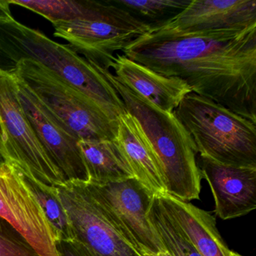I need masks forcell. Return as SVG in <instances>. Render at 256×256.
<instances>
[{"instance_id":"cell-1","label":"cell","mask_w":256,"mask_h":256,"mask_svg":"<svg viewBox=\"0 0 256 256\" xmlns=\"http://www.w3.org/2000/svg\"><path fill=\"white\" fill-rule=\"evenodd\" d=\"M122 54L256 124V24L190 34L160 28Z\"/></svg>"},{"instance_id":"cell-2","label":"cell","mask_w":256,"mask_h":256,"mask_svg":"<svg viewBox=\"0 0 256 256\" xmlns=\"http://www.w3.org/2000/svg\"><path fill=\"white\" fill-rule=\"evenodd\" d=\"M0 52L16 64L23 58L40 62L90 98L113 120L126 112L108 80L68 44L56 42L13 19L0 22Z\"/></svg>"},{"instance_id":"cell-3","label":"cell","mask_w":256,"mask_h":256,"mask_svg":"<svg viewBox=\"0 0 256 256\" xmlns=\"http://www.w3.org/2000/svg\"><path fill=\"white\" fill-rule=\"evenodd\" d=\"M94 65L114 88L126 110L138 120L152 143L162 168L166 193L182 202L198 200L202 176L197 152L174 114L160 110L121 83L110 70Z\"/></svg>"},{"instance_id":"cell-4","label":"cell","mask_w":256,"mask_h":256,"mask_svg":"<svg viewBox=\"0 0 256 256\" xmlns=\"http://www.w3.org/2000/svg\"><path fill=\"white\" fill-rule=\"evenodd\" d=\"M174 114L200 156L226 166L256 168V124L192 92Z\"/></svg>"},{"instance_id":"cell-5","label":"cell","mask_w":256,"mask_h":256,"mask_svg":"<svg viewBox=\"0 0 256 256\" xmlns=\"http://www.w3.org/2000/svg\"><path fill=\"white\" fill-rule=\"evenodd\" d=\"M43 106L78 140H113L118 121L40 62L23 58L13 70Z\"/></svg>"},{"instance_id":"cell-6","label":"cell","mask_w":256,"mask_h":256,"mask_svg":"<svg viewBox=\"0 0 256 256\" xmlns=\"http://www.w3.org/2000/svg\"><path fill=\"white\" fill-rule=\"evenodd\" d=\"M0 156L4 162L38 182L55 187L66 182L38 140L19 97L14 73L0 70Z\"/></svg>"},{"instance_id":"cell-7","label":"cell","mask_w":256,"mask_h":256,"mask_svg":"<svg viewBox=\"0 0 256 256\" xmlns=\"http://www.w3.org/2000/svg\"><path fill=\"white\" fill-rule=\"evenodd\" d=\"M107 8L98 17L54 24V35L85 59L109 70L118 52L151 32L150 28L107 0Z\"/></svg>"},{"instance_id":"cell-8","label":"cell","mask_w":256,"mask_h":256,"mask_svg":"<svg viewBox=\"0 0 256 256\" xmlns=\"http://www.w3.org/2000/svg\"><path fill=\"white\" fill-rule=\"evenodd\" d=\"M56 188L70 218L74 240L94 256H142L94 198L86 182L66 181Z\"/></svg>"},{"instance_id":"cell-9","label":"cell","mask_w":256,"mask_h":256,"mask_svg":"<svg viewBox=\"0 0 256 256\" xmlns=\"http://www.w3.org/2000/svg\"><path fill=\"white\" fill-rule=\"evenodd\" d=\"M86 186L138 252L142 256L166 252L148 220L154 196L136 178L104 185L86 182Z\"/></svg>"},{"instance_id":"cell-10","label":"cell","mask_w":256,"mask_h":256,"mask_svg":"<svg viewBox=\"0 0 256 256\" xmlns=\"http://www.w3.org/2000/svg\"><path fill=\"white\" fill-rule=\"evenodd\" d=\"M0 217L16 228L40 256H58L50 223L16 168L0 164Z\"/></svg>"},{"instance_id":"cell-11","label":"cell","mask_w":256,"mask_h":256,"mask_svg":"<svg viewBox=\"0 0 256 256\" xmlns=\"http://www.w3.org/2000/svg\"><path fill=\"white\" fill-rule=\"evenodd\" d=\"M17 80L19 97L25 114L66 182H88L89 179L79 149L78 138L60 124L23 83Z\"/></svg>"},{"instance_id":"cell-12","label":"cell","mask_w":256,"mask_h":256,"mask_svg":"<svg viewBox=\"0 0 256 256\" xmlns=\"http://www.w3.org/2000/svg\"><path fill=\"white\" fill-rule=\"evenodd\" d=\"M202 178L210 187L215 214L223 220L244 216L256 208V168L236 167L200 156Z\"/></svg>"},{"instance_id":"cell-13","label":"cell","mask_w":256,"mask_h":256,"mask_svg":"<svg viewBox=\"0 0 256 256\" xmlns=\"http://www.w3.org/2000/svg\"><path fill=\"white\" fill-rule=\"evenodd\" d=\"M254 24L256 0H192L180 14L160 28L178 34H190Z\"/></svg>"},{"instance_id":"cell-14","label":"cell","mask_w":256,"mask_h":256,"mask_svg":"<svg viewBox=\"0 0 256 256\" xmlns=\"http://www.w3.org/2000/svg\"><path fill=\"white\" fill-rule=\"evenodd\" d=\"M110 68L121 83L167 113H174L182 98L192 92L181 79L162 76L124 54L116 55Z\"/></svg>"},{"instance_id":"cell-15","label":"cell","mask_w":256,"mask_h":256,"mask_svg":"<svg viewBox=\"0 0 256 256\" xmlns=\"http://www.w3.org/2000/svg\"><path fill=\"white\" fill-rule=\"evenodd\" d=\"M115 140L126 158L134 178L154 196L166 194L160 158L142 126L128 112L118 119Z\"/></svg>"},{"instance_id":"cell-16","label":"cell","mask_w":256,"mask_h":256,"mask_svg":"<svg viewBox=\"0 0 256 256\" xmlns=\"http://www.w3.org/2000/svg\"><path fill=\"white\" fill-rule=\"evenodd\" d=\"M158 196L164 209L185 232L200 256H229L230 250L218 232L214 216L167 193Z\"/></svg>"},{"instance_id":"cell-17","label":"cell","mask_w":256,"mask_h":256,"mask_svg":"<svg viewBox=\"0 0 256 256\" xmlns=\"http://www.w3.org/2000/svg\"><path fill=\"white\" fill-rule=\"evenodd\" d=\"M90 184L104 185L134 178L116 140H79Z\"/></svg>"},{"instance_id":"cell-18","label":"cell","mask_w":256,"mask_h":256,"mask_svg":"<svg viewBox=\"0 0 256 256\" xmlns=\"http://www.w3.org/2000/svg\"><path fill=\"white\" fill-rule=\"evenodd\" d=\"M10 5L28 8L52 22H73L94 18L107 8V0H8Z\"/></svg>"},{"instance_id":"cell-19","label":"cell","mask_w":256,"mask_h":256,"mask_svg":"<svg viewBox=\"0 0 256 256\" xmlns=\"http://www.w3.org/2000/svg\"><path fill=\"white\" fill-rule=\"evenodd\" d=\"M148 220L170 256H202L185 232L164 209L158 196L152 198Z\"/></svg>"},{"instance_id":"cell-20","label":"cell","mask_w":256,"mask_h":256,"mask_svg":"<svg viewBox=\"0 0 256 256\" xmlns=\"http://www.w3.org/2000/svg\"><path fill=\"white\" fill-rule=\"evenodd\" d=\"M112 4L155 30L180 14L192 0H110Z\"/></svg>"},{"instance_id":"cell-21","label":"cell","mask_w":256,"mask_h":256,"mask_svg":"<svg viewBox=\"0 0 256 256\" xmlns=\"http://www.w3.org/2000/svg\"><path fill=\"white\" fill-rule=\"evenodd\" d=\"M20 174L25 184L41 206L48 221L50 223L56 240H74L70 218L58 196L56 186H48L28 175L22 172Z\"/></svg>"},{"instance_id":"cell-22","label":"cell","mask_w":256,"mask_h":256,"mask_svg":"<svg viewBox=\"0 0 256 256\" xmlns=\"http://www.w3.org/2000/svg\"><path fill=\"white\" fill-rule=\"evenodd\" d=\"M0 256H40L26 239L0 217Z\"/></svg>"},{"instance_id":"cell-23","label":"cell","mask_w":256,"mask_h":256,"mask_svg":"<svg viewBox=\"0 0 256 256\" xmlns=\"http://www.w3.org/2000/svg\"><path fill=\"white\" fill-rule=\"evenodd\" d=\"M58 256H94V254L76 240H56Z\"/></svg>"},{"instance_id":"cell-24","label":"cell","mask_w":256,"mask_h":256,"mask_svg":"<svg viewBox=\"0 0 256 256\" xmlns=\"http://www.w3.org/2000/svg\"><path fill=\"white\" fill-rule=\"evenodd\" d=\"M8 0H0V22H10L13 20Z\"/></svg>"},{"instance_id":"cell-25","label":"cell","mask_w":256,"mask_h":256,"mask_svg":"<svg viewBox=\"0 0 256 256\" xmlns=\"http://www.w3.org/2000/svg\"><path fill=\"white\" fill-rule=\"evenodd\" d=\"M16 67L12 65L10 62L4 60V59L0 58V70H5V71L12 72L14 70Z\"/></svg>"},{"instance_id":"cell-26","label":"cell","mask_w":256,"mask_h":256,"mask_svg":"<svg viewBox=\"0 0 256 256\" xmlns=\"http://www.w3.org/2000/svg\"><path fill=\"white\" fill-rule=\"evenodd\" d=\"M229 256H241V254H238V253L235 252H233V251H232V250H230V254H229Z\"/></svg>"},{"instance_id":"cell-27","label":"cell","mask_w":256,"mask_h":256,"mask_svg":"<svg viewBox=\"0 0 256 256\" xmlns=\"http://www.w3.org/2000/svg\"></svg>"}]
</instances>
